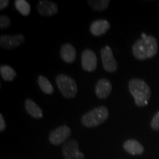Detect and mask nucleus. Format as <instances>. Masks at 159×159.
<instances>
[{
  "instance_id": "nucleus-15",
  "label": "nucleus",
  "mask_w": 159,
  "mask_h": 159,
  "mask_svg": "<svg viewBox=\"0 0 159 159\" xmlns=\"http://www.w3.org/2000/svg\"><path fill=\"white\" fill-rule=\"evenodd\" d=\"M25 109L27 112L35 119H41L43 117V111L41 108L30 99H27L25 103Z\"/></svg>"
},
{
  "instance_id": "nucleus-1",
  "label": "nucleus",
  "mask_w": 159,
  "mask_h": 159,
  "mask_svg": "<svg viewBox=\"0 0 159 159\" xmlns=\"http://www.w3.org/2000/svg\"><path fill=\"white\" fill-rule=\"evenodd\" d=\"M158 42L155 37L148 35L141 38L133 45L132 52L134 56L139 61L152 58L158 52Z\"/></svg>"
},
{
  "instance_id": "nucleus-18",
  "label": "nucleus",
  "mask_w": 159,
  "mask_h": 159,
  "mask_svg": "<svg viewBox=\"0 0 159 159\" xmlns=\"http://www.w3.org/2000/svg\"><path fill=\"white\" fill-rule=\"evenodd\" d=\"M89 6L95 11H103L108 8L110 0H89Z\"/></svg>"
},
{
  "instance_id": "nucleus-3",
  "label": "nucleus",
  "mask_w": 159,
  "mask_h": 159,
  "mask_svg": "<svg viewBox=\"0 0 159 159\" xmlns=\"http://www.w3.org/2000/svg\"><path fill=\"white\" fill-rule=\"evenodd\" d=\"M108 116V108L105 106H99L83 115L81 118V123L86 128H94L105 122Z\"/></svg>"
},
{
  "instance_id": "nucleus-22",
  "label": "nucleus",
  "mask_w": 159,
  "mask_h": 159,
  "mask_svg": "<svg viewBox=\"0 0 159 159\" xmlns=\"http://www.w3.org/2000/svg\"><path fill=\"white\" fill-rule=\"evenodd\" d=\"M5 128H6V123H5V119H4L2 114H0V131L2 132V131L5 130Z\"/></svg>"
},
{
  "instance_id": "nucleus-17",
  "label": "nucleus",
  "mask_w": 159,
  "mask_h": 159,
  "mask_svg": "<svg viewBox=\"0 0 159 159\" xmlns=\"http://www.w3.org/2000/svg\"><path fill=\"white\" fill-rule=\"evenodd\" d=\"M0 74L4 80L12 81L16 77V72L10 66L2 65L0 67Z\"/></svg>"
},
{
  "instance_id": "nucleus-5",
  "label": "nucleus",
  "mask_w": 159,
  "mask_h": 159,
  "mask_svg": "<svg viewBox=\"0 0 159 159\" xmlns=\"http://www.w3.org/2000/svg\"><path fill=\"white\" fill-rule=\"evenodd\" d=\"M101 58L102 61L103 68L106 71L110 73H114L116 71L118 68L116 61L115 60L113 55L112 49L108 46H105L101 49Z\"/></svg>"
},
{
  "instance_id": "nucleus-7",
  "label": "nucleus",
  "mask_w": 159,
  "mask_h": 159,
  "mask_svg": "<svg viewBox=\"0 0 159 159\" xmlns=\"http://www.w3.org/2000/svg\"><path fill=\"white\" fill-rule=\"evenodd\" d=\"M71 130L66 125L60 126L50 132L49 140L54 145H59L66 141L71 136Z\"/></svg>"
},
{
  "instance_id": "nucleus-4",
  "label": "nucleus",
  "mask_w": 159,
  "mask_h": 159,
  "mask_svg": "<svg viewBox=\"0 0 159 159\" xmlns=\"http://www.w3.org/2000/svg\"><path fill=\"white\" fill-rule=\"evenodd\" d=\"M56 83L60 91L66 98H74L77 93V85L75 80L66 75L61 74L56 77Z\"/></svg>"
},
{
  "instance_id": "nucleus-23",
  "label": "nucleus",
  "mask_w": 159,
  "mask_h": 159,
  "mask_svg": "<svg viewBox=\"0 0 159 159\" xmlns=\"http://www.w3.org/2000/svg\"><path fill=\"white\" fill-rule=\"evenodd\" d=\"M10 1L8 0H1L0 2V10L5 9L9 5Z\"/></svg>"
},
{
  "instance_id": "nucleus-19",
  "label": "nucleus",
  "mask_w": 159,
  "mask_h": 159,
  "mask_svg": "<svg viewBox=\"0 0 159 159\" xmlns=\"http://www.w3.org/2000/svg\"><path fill=\"white\" fill-rule=\"evenodd\" d=\"M15 7L21 15L27 16L31 11V7L30 4L25 0H16Z\"/></svg>"
},
{
  "instance_id": "nucleus-6",
  "label": "nucleus",
  "mask_w": 159,
  "mask_h": 159,
  "mask_svg": "<svg viewBox=\"0 0 159 159\" xmlns=\"http://www.w3.org/2000/svg\"><path fill=\"white\" fill-rule=\"evenodd\" d=\"M62 153L65 159H85V156L79 150V144L75 139L66 142L62 147Z\"/></svg>"
},
{
  "instance_id": "nucleus-9",
  "label": "nucleus",
  "mask_w": 159,
  "mask_h": 159,
  "mask_svg": "<svg viewBox=\"0 0 159 159\" xmlns=\"http://www.w3.org/2000/svg\"><path fill=\"white\" fill-rule=\"evenodd\" d=\"M25 37L21 34L14 35H2L0 37V46L5 49H12L19 47L25 41Z\"/></svg>"
},
{
  "instance_id": "nucleus-16",
  "label": "nucleus",
  "mask_w": 159,
  "mask_h": 159,
  "mask_svg": "<svg viewBox=\"0 0 159 159\" xmlns=\"http://www.w3.org/2000/svg\"><path fill=\"white\" fill-rule=\"evenodd\" d=\"M38 83L40 89H41V91L43 93L47 94H52L54 92V88H53L52 85L51 84V83L49 82V80L47 77L42 75H40L38 77Z\"/></svg>"
},
{
  "instance_id": "nucleus-21",
  "label": "nucleus",
  "mask_w": 159,
  "mask_h": 159,
  "mask_svg": "<svg viewBox=\"0 0 159 159\" xmlns=\"http://www.w3.org/2000/svg\"><path fill=\"white\" fill-rule=\"evenodd\" d=\"M151 128L155 130H159V111L155 114L150 123Z\"/></svg>"
},
{
  "instance_id": "nucleus-12",
  "label": "nucleus",
  "mask_w": 159,
  "mask_h": 159,
  "mask_svg": "<svg viewBox=\"0 0 159 159\" xmlns=\"http://www.w3.org/2000/svg\"><path fill=\"white\" fill-rule=\"evenodd\" d=\"M111 25L107 20L98 19L93 21L90 27L91 34L94 36H100L104 35L107 31L110 29Z\"/></svg>"
},
{
  "instance_id": "nucleus-14",
  "label": "nucleus",
  "mask_w": 159,
  "mask_h": 159,
  "mask_svg": "<svg viewBox=\"0 0 159 159\" xmlns=\"http://www.w3.org/2000/svg\"><path fill=\"white\" fill-rule=\"evenodd\" d=\"M125 150L131 155H141L144 152V148L138 141L134 139H129L123 144Z\"/></svg>"
},
{
  "instance_id": "nucleus-20",
  "label": "nucleus",
  "mask_w": 159,
  "mask_h": 159,
  "mask_svg": "<svg viewBox=\"0 0 159 159\" xmlns=\"http://www.w3.org/2000/svg\"><path fill=\"white\" fill-rule=\"evenodd\" d=\"M11 26V19L6 15L0 16V28L6 29Z\"/></svg>"
},
{
  "instance_id": "nucleus-13",
  "label": "nucleus",
  "mask_w": 159,
  "mask_h": 159,
  "mask_svg": "<svg viewBox=\"0 0 159 159\" xmlns=\"http://www.w3.org/2000/svg\"><path fill=\"white\" fill-rule=\"evenodd\" d=\"M60 54L61 58L66 63H71L76 59V49L71 43H65L62 45Z\"/></svg>"
},
{
  "instance_id": "nucleus-10",
  "label": "nucleus",
  "mask_w": 159,
  "mask_h": 159,
  "mask_svg": "<svg viewBox=\"0 0 159 159\" xmlns=\"http://www.w3.org/2000/svg\"><path fill=\"white\" fill-rule=\"evenodd\" d=\"M38 12L42 16H52L58 11L57 4L48 0H41L37 6Z\"/></svg>"
},
{
  "instance_id": "nucleus-2",
  "label": "nucleus",
  "mask_w": 159,
  "mask_h": 159,
  "mask_svg": "<svg viewBox=\"0 0 159 159\" xmlns=\"http://www.w3.org/2000/svg\"><path fill=\"white\" fill-rule=\"evenodd\" d=\"M128 88L137 106L144 107L148 104L151 90L145 81L138 78L131 79L128 83Z\"/></svg>"
},
{
  "instance_id": "nucleus-24",
  "label": "nucleus",
  "mask_w": 159,
  "mask_h": 159,
  "mask_svg": "<svg viewBox=\"0 0 159 159\" xmlns=\"http://www.w3.org/2000/svg\"><path fill=\"white\" fill-rule=\"evenodd\" d=\"M147 36H148V35H147L146 34H145L144 33H142V38H146Z\"/></svg>"
},
{
  "instance_id": "nucleus-11",
  "label": "nucleus",
  "mask_w": 159,
  "mask_h": 159,
  "mask_svg": "<svg viewBox=\"0 0 159 159\" xmlns=\"http://www.w3.org/2000/svg\"><path fill=\"white\" fill-rule=\"evenodd\" d=\"M112 91L111 83L107 79H100L95 85V93L99 99H105L111 94Z\"/></svg>"
},
{
  "instance_id": "nucleus-8",
  "label": "nucleus",
  "mask_w": 159,
  "mask_h": 159,
  "mask_svg": "<svg viewBox=\"0 0 159 159\" xmlns=\"http://www.w3.org/2000/svg\"><path fill=\"white\" fill-rule=\"evenodd\" d=\"M81 64L85 71H94L97 66V58L94 52L91 49H85L81 55Z\"/></svg>"
}]
</instances>
